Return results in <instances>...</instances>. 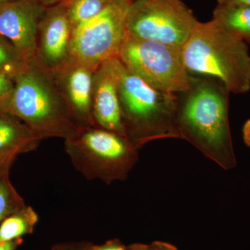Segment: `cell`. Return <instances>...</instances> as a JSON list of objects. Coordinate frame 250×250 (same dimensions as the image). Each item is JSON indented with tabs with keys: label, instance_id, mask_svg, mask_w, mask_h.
<instances>
[{
	"label": "cell",
	"instance_id": "cell-1",
	"mask_svg": "<svg viewBox=\"0 0 250 250\" xmlns=\"http://www.w3.org/2000/svg\"><path fill=\"white\" fill-rule=\"evenodd\" d=\"M190 88L177 93V123L187 140L225 170L236 167L229 122L230 92L216 79L190 75Z\"/></svg>",
	"mask_w": 250,
	"mask_h": 250
},
{
	"label": "cell",
	"instance_id": "cell-2",
	"mask_svg": "<svg viewBox=\"0 0 250 250\" xmlns=\"http://www.w3.org/2000/svg\"><path fill=\"white\" fill-rule=\"evenodd\" d=\"M0 112L22 120L39 138L71 140L82 131L72 115L53 73L36 57L14 77V89Z\"/></svg>",
	"mask_w": 250,
	"mask_h": 250
},
{
	"label": "cell",
	"instance_id": "cell-3",
	"mask_svg": "<svg viewBox=\"0 0 250 250\" xmlns=\"http://www.w3.org/2000/svg\"><path fill=\"white\" fill-rule=\"evenodd\" d=\"M182 51L190 75L216 79L230 93L243 94L250 90L248 44L225 30L214 20L197 22Z\"/></svg>",
	"mask_w": 250,
	"mask_h": 250
},
{
	"label": "cell",
	"instance_id": "cell-4",
	"mask_svg": "<svg viewBox=\"0 0 250 250\" xmlns=\"http://www.w3.org/2000/svg\"><path fill=\"white\" fill-rule=\"evenodd\" d=\"M118 90L125 133L134 147L155 140L181 139L177 94L153 88L121 62Z\"/></svg>",
	"mask_w": 250,
	"mask_h": 250
},
{
	"label": "cell",
	"instance_id": "cell-5",
	"mask_svg": "<svg viewBox=\"0 0 250 250\" xmlns=\"http://www.w3.org/2000/svg\"><path fill=\"white\" fill-rule=\"evenodd\" d=\"M182 48L126 35L118 59L129 72L153 88L177 94L188 89L191 80Z\"/></svg>",
	"mask_w": 250,
	"mask_h": 250
},
{
	"label": "cell",
	"instance_id": "cell-6",
	"mask_svg": "<svg viewBox=\"0 0 250 250\" xmlns=\"http://www.w3.org/2000/svg\"><path fill=\"white\" fill-rule=\"evenodd\" d=\"M198 22L182 0H133L126 33L141 40L183 47Z\"/></svg>",
	"mask_w": 250,
	"mask_h": 250
},
{
	"label": "cell",
	"instance_id": "cell-7",
	"mask_svg": "<svg viewBox=\"0 0 250 250\" xmlns=\"http://www.w3.org/2000/svg\"><path fill=\"white\" fill-rule=\"evenodd\" d=\"M130 1L115 0L100 14L73 28L69 59L98 68L119 57L127 33L126 21Z\"/></svg>",
	"mask_w": 250,
	"mask_h": 250
},
{
	"label": "cell",
	"instance_id": "cell-8",
	"mask_svg": "<svg viewBox=\"0 0 250 250\" xmlns=\"http://www.w3.org/2000/svg\"><path fill=\"white\" fill-rule=\"evenodd\" d=\"M46 9L38 0H16L0 4V35L27 61L36 57L38 30Z\"/></svg>",
	"mask_w": 250,
	"mask_h": 250
},
{
	"label": "cell",
	"instance_id": "cell-9",
	"mask_svg": "<svg viewBox=\"0 0 250 250\" xmlns=\"http://www.w3.org/2000/svg\"><path fill=\"white\" fill-rule=\"evenodd\" d=\"M72 26L65 1L47 8L38 30L36 58L54 72L69 59Z\"/></svg>",
	"mask_w": 250,
	"mask_h": 250
},
{
	"label": "cell",
	"instance_id": "cell-10",
	"mask_svg": "<svg viewBox=\"0 0 250 250\" xmlns=\"http://www.w3.org/2000/svg\"><path fill=\"white\" fill-rule=\"evenodd\" d=\"M120 65V59H113L104 62L95 70L92 93L93 116L94 121L100 127L113 131L127 139L118 97Z\"/></svg>",
	"mask_w": 250,
	"mask_h": 250
},
{
	"label": "cell",
	"instance_id": "cell-11",
	"mask_svg": "<svg viewBox=\"0 0 250 250\" xmlns=\"http://www.w3.org/2000/svg\"><path fill=\"white\" fill-rule=\"evenodd\" d=\"M98 68L68 59L52 72L72 115L77 121L87 125H92L95 121L92 93L93 75Z\"/></svg>",
	"mask_w": 250,
	"mask_h": 250
},
{
	"label": "cell",
	"instance_id": "cell-12",
	"mask_svg": "<svg viewBox=\"0 0 250 250\" xmlns=\"http://www.w3.org/2000/svg\"><path fill=\"white\" fill-rule=\"evenodd\" d=\"M79 136L80 142L88 150L104 160L121 166H127L130 156L134 155V146L126 138L113 131L95 129L83 132Z\"/></svg>",
	"mask_w": 250,
	"mask_h": 250
},
{
	"label": "cell",
	"instance_id": "cell-13",
	"mask_svg": "<svg viewBox=\"0 0 250 250\" xmlns=\"http://www.w3.org/2000/svg\"><path fill=\"white\" fill-rule=\"evenodd\" d=\"M213 19L230 34L250 44V6L218 3Z\"/></svg>",
	"mask_w": 250,
	"mask_h": 250
},
{
	"label": "cell",
	"instance_id": "cell-14",
	"mask_svg": "<svg viewBox=\"0 0 250 250\" xmlns=\"http://www.w3.org/2000/svg\"><path fill=\"white\" fill-rule=\"evenodd\" d=\"M11 116L0 112V154L40 139L27 126L18 123Z\"/></svg>",
	"mask_w": 250,
	"mask_h": 250
},
{
	"label": "cell",
	"instance_id": "cell-15",
	"mask_svg": "<svg viewBox=\"0 0 250 250\" xmlns=\"http://www.w3.org/2000/svg\"><path fill=\"white\" fill-rule=\"evenodd\" d=\"M37 220V215L30 208L6 217L0 224V243L20 239L32 232Z\"/></svg>",
	"mask_w": 250,
	"mask_h": 250
},
{
	"label": "cell",
	"instance_id": "cell-16",
	"mask_svg": "<svg viewBox=\"0 0 250 250\" xmlns=\"http://www.w3.org/2000/svg\"><path fill=\"white\" fill-rule=\"evenodd\" d=\"M115 0H67V14L72 30L85 21L100 14Z\"/></svg>",
	"mask_w": 250,
	"mask_h": 250
},
{
	"label": "cell",
	"instance_id": "cell-17",
	"mask_svg": "<svg viewBox=\"0 0 250 250\" xmlns=\"http://www.w3.org/2000/svg\"><path fill=\"white\" fill-rule=\"evenodd\" d=\"M27 62L11 42L0 35V72L15 77Z\"/></svg>",
	"mask_w": 250,
	"mask_h": 250
},
{
	"label": "cell",
	"instance_id": "cell-18",
	"mask_svg": "<svg viewBox=\"0 0 250 250\" xmlns=\"http://www.w3.org/2000/svg\"><path fill=\"white\" fill-rule=\"evenodd\" d=\"M13 208V197L9 184L0 181V224L9 216Z\"/></svg>",
	"mask_w": 250,
	"mask_h": 250
},
{
	"label": "cell",
	"instance_id": "cell-19",
	"mask_svg": "<svg viewBox=\"0 0 250 250\" xmlns=\"http://www.w3.org/2000/svg\"><path fill=\"white\" fill-rule=\"evenodd\" d=\"M14 89V77L0 72V107L7 101Z\"/></svg>",
	"mask_w": 250,
	"mask_h": 250
},
{
	"label": "cell",
	"instance_id": "cell-20",
	"mask_svg": "<svg viewBox=\"0 0 250 250\" xmlns=\"http://www.w3.org/2000/svg\"><path fill=\"white\" fill-rule=\"evenodd\" d=\"M21 243V238L15 241L0 243V250H15Z\"/></svg>",
	"mask_w": 250,
	"mask_h": 250
},
{
	"label": "cell",
	"instance_id": "cell-21",
	"mask_svg": "<svg viewBox=\"0 0 250 250\" xmlns=\"http://www.w3.org/2000/svg\"><path fill=\"white\" fill-rule=\"evenodd\" d=\"M218 4L241 5L250 6V0H218Z\"/></svg>",
	"mask_w": 250,
	"mask_h": 250
},
{
	"label": "cell",
	"instance_id": "cell-22",
	"mask_svg": "<svg viewBox=\"0 0 250 250\" xmlns=\"http://www.w3.org/2000/svg\"><path fill=\"white\" fill-rule=\"evenodd\" d=\"M243 133L245 142L250 147V119L245 123Z\"/></svg>",
	"mask_w": 250,
	"mask_h": 250
},
{
	"label": "cell",
	"instance_id": "cell-23",
	"mask_svg": "<svg viewBox=\"0 0 250 250\" xmlns=\"http://www.w3.org/2000/svg\"><path fill=\"white\" fill-rule=\"evenodd\" d=\"M91 250H125L124 247L117 243H110L106 246L98 247Z\"/></svg>",
	"mask_w": 250,
	"mask_h": 250
},
{
	"label": "cell",
	"instance_id": "cell-24",
	"mask_svg": "<svg viewBox=\"0 0 250 250\" xmlns=\"http://www.w3.org/2000/svg\"><path fill=\"white\" fill-rule=\"evenodd\" d=\"M42 6L46 8L50 7V6H55L61 3L64 2L67 0H38Z\"/></svg>",
	"mask_w": 250,
	"mask_h": 250
},
{
	"label": "cell",
	"instance_id": "cell-25",
	"mask_svg": "<svg viewBox=\"0 0 250 250\" xmlns=\"http://www.w3.org/2000/svg\"><path fill=\"white\" fill-rule=\"evenodd\" d=\"M153 250H177L173 246L162 243H156L153 246Z\"/></svg>",
	"mask_w": 250,
	"mask_h": 250
},
{
	"label": "cell",
	"instance_id": "cell-26",
	"mask_svg": "<svg viewBox=\"0 0 250 250\" xmlns=\"http://www.w3.org/2000/svg\"><path fill=\"white\" fill-rule=\"evenodd\" d=\"M132 250H153V249H148V248H146V247H143V248H136V249H134Z\"/></svg>",
	"mask_w": 250,
	"mask_h": 250
},
{
	"label": "cell",
	"instance_id": "cell-27",
	"mask_svg": "<svg viewBox=\"0 0 250 250\" xmlns=\"http://www.w3.org/2000/svg\"><path fill=\"white\" fill-rule=\"evenodd\" d=\"M16 1V0H0V4L3 3L9 2V1Z\"/></svg>",
	"mask_w": 250,
	"mask_h": 250
},
{
	"label": "cell",
	"instance_id": "cell-28",
	"mask_svg": "<svg viewBox=\"0 0 250 250\" xmlns=\"http://www.w3.org/2000/svg\"><path fill=\"white\" fill-rule=\"evenodd\" d=\"M125 1H133V0H125Z\"/></svg>",
	"mask_w": 250,
	"mask_h": 250
}]
</instances>
